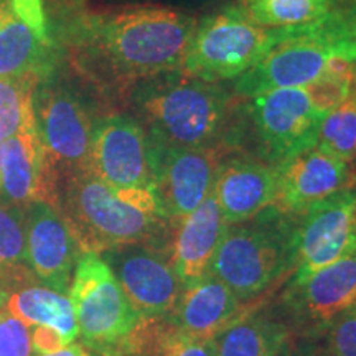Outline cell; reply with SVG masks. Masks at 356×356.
Here are the masks:
<instances>
[{"instance_id": "836d02e7", "label": "cell", "mask_w": 356, "mask_h": 356, "mask_svg": "<svg viewBox=\"0 0 356 356\" xmlns=\"http://www.w3.org/2000/svg\"><path fill=\"white\" fill-rule=\"evenodd\" d=\"M343 17L346 32H348L350 38L356 44V0H346L343 7Z\"/></svg>"}, {"instance_id": "9a60e30c", "label": "cell", "mask_w": 356, "mask_h": 356, "mask_svg": "<svg viewBox=\"0 0 356 356\" xmlns=\"http://www.w3.org/2000/svg\"><path fill=\"white\" fill-rule=\"evenodd\" d=\"M277 167L241 152H225L213 185V197L228 225L252 220L277 198Z\"/></svg>"}, {"instance_id": "8d00e7d4", "label": "cell", "mask_w": 356, "mask_h": 356, "mask_svg": "<svg viewBox=\"0 0 356 356\" xmlns=\"http://www.w3.org/2000/svg\"><path fill=\"white\" fill-rule=\"evenodd\" d=\"M254 2V0H236V6H244V3Z\"/></svg>"}, {"instance_id": "6da1fadb", "label": "cell", "mask_w": 356, "mask_h": 356, "mask_svg": "<svg viewBox=\"0 0 356 356\" xmlns=\"http://www.w3.org/2000/svg\"><path fill=\"white\" fill-rule=\"evenodd\" d=\"M197 17L159 3L88 10L58 35L70 71L106 97H127L145 79L180 71Z\"/></svg>"}, {"instance_id": "3957f363", "label": "cell", "mask_w": 356, "mask_h": 356, "mask_svg": "<svg viewBox=\"0 0 356 356\" xmlns=\"http://www.w3.org/2000/svg\"><path fill=\"white\" fill-rule=\"evenodd\" d=\"M55 207L63 213L81 252L102 254L127 244L165 246L168 221L152 190L114 188L89 168L56 184Z\"/></svg>"}, {"instance_id": "7c38bea8", "label": "cell", "mask_w": 356, "mask_h": 356, "mask_svg": "<svg viewBox=\"0 0 356 356\" xmlns=\"http://www.w3.org/2000/svg\"><path fill=\"white\" fill-rule=\"evenodd\" d=\"M99 256L111 267L127 299L142 317L160 322L170 315L184 286L165 246L127 244Z\"/></svg>"}, {"instance_id": "1f68e13d", "label": "cell", "mask_w": 356, "mask_h": 356, "mask_svg": "<svg viewBox=\"0 0 356 356\" xmlns=\"http://www.w3.org/2000/svg\"><path fill=\"white\" fill-rule=\"evenodd\" d=\"M10 2L13 10H15L19 19L26 26H30L43 42L56 44L50 33V29H48V22L47 15H44L42 0H10Z\"/></svg>"}, {"instance_id": "44dd1931", "label": "cell", "mask_w": 356, "mask_h": 356, "mask_svg": "<svg viewBox=\"0 0 356 356\" xmlns=\"http://www.w3.org/2000/svg\"><path fill=\"white\" fill-rule=\"evenodd\" d=\"M61 50L26 26L10 0H0V79L44 78L60 66Z\"/></svg>"}, {"instance_id": "4fadbf2b", "label": "cell", "mask_w": 356, "mask_h": 356, "mask_svg": "<svg viewBox=\"0 0 356 356\" xmlns=\"http://www.w3.org/2000/svg\"><path fill=\"white\" fill-rule=\"evenodd\" d=\"M296 216V269L302 280L356 246V188L312 203Z\"/></svg>"}, {"instance_id": "d6986e66", "label": "cell", "mask_w": 356, "mask_h": 356, "mask_svg": "<svg viewBox=\"0 0 356 356\" xmlns=\"http://www.w3.org/2000/svg\"><path fill=\"white\" fill-rule=\"evenodd\" d=\"M228 226L213 191L197 210L170 220L165 249L181 286L210 273L211 261Z\"/></svg>"}, {"instance_id": "cb8c5ba5", "label": "cell", "mask_w": 356, "mask_h": 356, "mask_svg": "<svg viewBox=\"0 0 356 356\" xmlns=\"http://www.w3.org/2000/svg\"><path fill=\"white\" fill-rule=\"evenodd\" d=\"M38 282L26 254L25 208L0 200V292Z\"/></svg>"}, {"instance_id": "4dcf8cb0", "label": "cell", "mask_w": 356, "mask_h": 356, "mask_svg": "<svg viewBox=\"0 0 356 356\" xmlns=\"http://www.w3.org/2000/svg\"><path fill=\"white\" fill-rule=\"evenodd\" d=\"M53 40L88 12V0H42ZM58 44V43H56Z\"/></svg>"}, {"instance_id": "83f0119b", "label": "cell", "mask_w": 356, "mask_h": 356, "mask_svg": "<svg viewBox=\"0 0 356 356\" xmlns=\"http://www.w3.org/2000/svg\"><path fill=\"white\" fill-rule=\"evenodd\" d=\"M137 356H218L216 340L184 333L165 320L154 322Z\"/></svg>"}, {"instance_id": "8fae6325", "label": "cell", "mask_w": 356, "mask_h": 356, "mask_svg": "<svg viewBox=\"0 0 356 356\" xmlns=\"http://www.w3.org/2000/svg\"><path fill=\"white\" fill-rule=\"evenodd\" d=\"M89 170L114 188L152 190L149 134L139 118L113 111L96 119Z\"/></svg>"}, {"instance_id": "277c9868", "label": "cell", "mask_w": 356, "mask_h": 356, "mask_svg": "<svg viewBox=\"0 0 356 356\" xmlns=\"http://www.w3.org/2000/svg\"><path fill=\"white\" fill-rule=\"evenodd\" d=\"M296 216L267 208L252 220L229 225L210 273L251 305L296 269Z\"/></svg>"}, {"instance_id": "8992f818", "label": "cell", "mask_w": 356, "mask_h": 356, "mask_svg": "<svg viewBox=\"0 0 356 356\" xmlns=\"http://www.w3.org/2000/svg\"><path fill=\"white\" fill-rule=\"evenodd\" d=\"M279 40L251 70L234 79L239 99L274 89L305 88L327 73L333 58L356 61V44L346 32L343 8L314 24L279 29Z\"/></svg>"}, {"instance_id": "74e56055", "label": "cell", "mask_w": 356, "mask_h": 356, "mask_svg": "<svg viewBox=\"0 0 356 356\" xmlns=\"http://www.w3.org/2000/svg\"><path fill=\"white\" fill-rule=\"evenodd\" d=\"M0 172H2V140H0Z\"/></svg>"}, {"instance_id": "5bb4252c", "label": "cell", "mask_w": 356, "mask_h": 356, "mask_svg": "<svg viewBox=\"0 0 356 356\" xmlns=\"http://www.w3.org/2000/svg\"><path fill=\"white\" fill-rule=\"evenodd\" d=\"M25 229L33 275L42 286L68 296L81 248L63 213L48 202L26 204Z\"/></svg>"}, {"instance_id": "f1b7e54d", "label": "cell", "mask_w": 356, "mask_h": 356, "mask_svg": "<svg viewBox=\"0 0 356 356\" xmlns=\"http://www.w3.org/2000/svg\"><path fill=\"white\" fill-rule=\"evenodd\" d=\"M0 356H33L30 327L0 304Z\"/></svg>"}, {"instance_id": "ffe728a7", "label": "cell", "mask_w": 356, "mask_h": 356, "mask_svg": "<svg viewBox=\"0 0 356 356\" xmlns=\"http://www.w3.org/2000/svg\"><path fill=\"white\" fill-rule=\"evenodd\" d=\"M249 312L236 293L211 273L184 286L170 315L165 318L177 330L215 338Z\"/></svg>"}, {"instance_id": "484cf974", "label": "cell", "mask_w": 356, "mask_h": 356, "mask_svg": "<svg viewBox=\"0 0 356 356\" xmlns=\"http://www.w3.org/2000/svg\"><path fill=\"white\" fill-rule=\"evenodd\" d=\"M315 147L356 167V89L320 119Z\"/></svg>"}, {"instance_id": "d4e9b609", "label": "cell", "mask_w": 356, "mask_h": 356, "mask_svg": "<svg viewBox=\"0 0 356 356\" xmlns=\"http://www.w3.org/2000/svg\"><path fill=\"white\" fill-rule=\"evenodd\" d=\"M346 0H254L236 6L254 24L266 29H291L314 24L345 7Z\"/></svg>"}, {"instance_id": "ac0fdd59", "label": "cell", "mask_w": 356, "mask_h": 356, "mask_svg": "<svg viewBox=\"0 0 356 356\" xmlns=\"http://www.w3.org/2000/svg\"><path fill=\"white\" fill-rule=\"evenodd\" d=\"M58 177L37 129L19 132L2 142L0 200L25 208L33 202H56Z\"/></svg>"}, {"instance_id": "2e32d148", "label": "cell", "mask_w": 356, "mask_h": 356, "mask_svg": "<svg viewBox=\"0 0 356 356\" xmlns=\"http://www.w3.org/2000/svg\"><path fill=\"white\" fill-rule=\"evenodd\" d=\"M277 178L274 207L287 215H300L312 203L355 188L356 167L310 147L277 165Z\"/></svg>"}, {"instance_id": "7a4b0ae2", "label": "cell", "mask_w": 356, "mask_h": 356, "mask_svg": "<svg viewBox=\"0 0 356 356\" xmlns=\"http://www.w3.org/2000/svg\"><path fill=\"white\" fill-rule=\"evenodd\" d=\"M126 99L147 134L163 144L229 152L239 140V97L221 83L175 71L136 84Z\"/></svg>"}, {"instance_id": "9c48e42d", "label": "cell", "mask_w": 356, "mask_h": 356, "mask_svg": "<svg viewBox=\"0 0 356 356\" xmlns=\"http://www.w3.org/2000/svg\"><path fill=\"white\" fill-rule=\"evenodd\" d=\"M239 121L248 124L259 159L280 165L315 147L323 113L312 102L307 88H286L238 102Z\"/></svg>"}, {"instance_id": "5b68a950", "label": "cell", "mask_w": 356, "mask_h": 356, "mask_svg": "<svg viewBox=\"0 0 356 356\" xmlns=\"http://www.w3.org/2000/svg\"><path fill=\"white\" fill-rule=\"evenodd\" d=\"M68 297L83 346L99 356H137L154 322L134 309L111 267L96 252H81Z\"/></svg>"}, {"instance_id": "e0dca14e", "label": "cell", "mask_w": 356, "mask_h": 356, "mask_svg": "<svg viewBox=\"0 0 356 356\" xmlns=\"http://www.w3.org/2000/svg\"><path fill=\"white\" fill-rule=\"evenodd\" d=\"M286 305L304 325L325 328L356 304V246L302 280H291Z\"/></svg>"}, {"instance_id": "52a82bcc", "label": "cell", "mask_w": 356, "mask_h": 356, "mask_svg": "<svg viewBox=\"0 0 356 356\" xmlns=\"http://www.w3.org/2000/svg\"><path fill=\"white\" fill-rule=\"evenodd\" d=\"M279 35V29L254 24L236 6L211 13L197 24L180 73L208 83L234 81L266 55Z\"/></svg>"}, {"instance_id": "4316f807", "label": "cell", "mask_w": 356, "mask_h": 356, "mask_svg": "<svg viewBox=\"0 0 356 356\" xmlns=\"http://www.w3.org/2000/svg\"><path fill=\"white\" fill-rule=\"evenodd\" d=\"M40 78L0 79V140L35 127L33 92Z\"/></svg>"}, {"instance_id": "d590c367", "label": "cell", "mask_w": 356, "mask_h": 356, "mask_svg": "<svg viewBox=\"0 0 356 356\" xmlns=\"http://www.w3.org/2000/svg\"><path fill=\"white\" fill-rule=\"evenodd\" d=\"M277 356H305L304 353H302L300 350H297V348H293L292 346V343L291 341H289V343L284 346L282 350H280V353L277 355Z\"/></svg>"}, {"instance_id": "7402d4cb", "label": "cell", "mask_w": 356, "mask_h": 356, "mask_svg": "<svg viewBox=\"0 0 356 356\" xmlns=\"http://www.w3.org/2000/svg\"><path fill=\"white\" fill-rule=\"evenodd\" d=\"M6 307L29 327H48L74 343L79 337L76 317L68 296L42 286L40 282L8 292Z\"/></svg>"}, {"instance_id": "603a6c76", "label": "cell", "mask_w": 356, "mask_h": 356, "mask_svg": "<svg viewBox=\"0 0 356 356\" xmlns=\"http://www.w3.org/2000/svg\"><path fill=\"white\" fill-rule=\"evenodd\" d=\"M215 340L218 356H277L291 341V330L273 315L248 312Z\"/></svg>"}, {"instance_id": "d6a6232c", "label": "cell", "mask_w": 356, "mask_h": 356, "mask_svg": "<svg viewBox=\"0 0 356 356\" xmlns=\"http://www.w3.org/2000/svg\"><path fill=\"white\" fill-rule=\"evenodd\" d=\"M30 335H32V348L33 355H48L65 348L66 341L60 333L51 330L48 327H30Z\"/></svg>"}, {"instance_id": "e575fe53", "label": "cell", "mask_w": 356, "mask_h": 356, "mask_svg": "<svg viewBox=\"0 0 356 356\" xmlns=\"http://www.w3.org/2000/svg\"><path fill=\"white\" fill-rule=\"evenodd\" d=\"M33 356H92V355H91V351L86 348V346L76 345V343H70V345H66L65 348L55 351V353L33 355Z\"/></svg>"}, {"instance_id": "f546056e", "label": "cell", "mask_w": 356, "mask_h": 356, "mask_svg": "<svg viewBox=\"0 0 356 356\" xmlns=\"http://www.w3.org/2000/svg\"><path fill=\"white\" fill-rule=\"evenodd\" d=\"M325 328L328 356H356V304L337 315Z\"/></svg>"}, {"instance_id": "30bf717a", "label": "cell", "mask_w": 356, "mask_h": 356, "mask_svg": "<svg viewBox=\"0 0 356 356\" xmlns=\"http://www.w3.org/2000/svg\"><path fill=\"white\" fill-rule=\"evenodd\" d=\"M152 191L168 221L188 215L211 195L221 155L215 149L168 145L149 136Z\"/></svg>"}, {"instance_id": "ba28073f", "label": "cell", "mask_w": 356, "mask_h": 356, "mask_svg": "<svg viewBox=\"0 0 356 356\" xmlns=\"http://www.w3.org/2000/svg\"><path fill=\"white\" fill-rule=\"evenodd\" d=\"M35 129L58 180L89 168L95 113L70 74L60 66L40 79L33 92Z\"/></svg>"}]
</instances>
